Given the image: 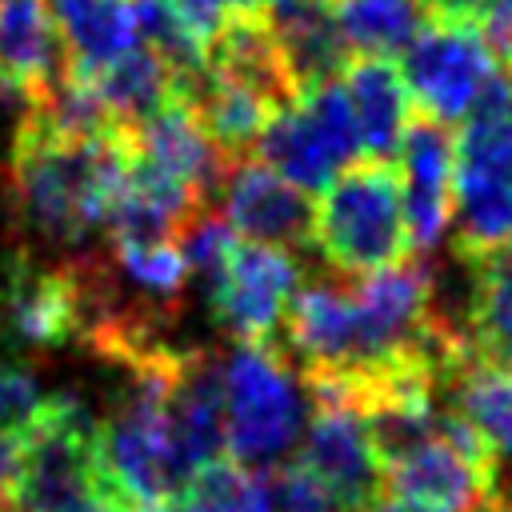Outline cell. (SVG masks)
I'll use <instances>...</instances> for the list:
<instances>
[{
	"label": "cell",
	"mask_w": 512,
	"mask_h": 512,
	"mask_svg": "<svg viewBox=\"0 0 512 512\" xmlns=\"http://www.w3.org/2000/svg\"><path fill=\"white\" fill-rule=\"evenodd\" d=\"M120 176L124 132L112 140H68L48 132L28 108L16 120L4 168L8 220L48 248H80L104 228Z\"/></svg>",
	"instance_id": "obj_1"
},
{
	"label": "cell",
	"mask_w": 512,
	"mask_h": 512,
	"mask_svg": "<svg viewBox=\"0 0 512 512\" xmlns=\"http://www.w3.org/2000/svg\"><path fill=\"white\" fill-rule=\"evenodd\" d=\"M220 444L256 472L284 464L308 420V384L272 340H236L216 356Z\"/></svg>",
	"instance_id": "obj_2"
},
{
	"label": "cell",
	"mask_w": 512,
	"mask_h": 512,
	"mask_svg": "<svg viewBox=\"0 0 512 512\" xmlns=\"http://www.w3.org/2000/svg\"><path fill=\"white\" fill-rule=\"evenodd\" d=\"M452 228L460 256L512 240V84L504 72L464 116L452 144Z\"/></svg>",
	"instance_id": "obj_3"
},
{
	"label": "cell",
	"mask_w": 512,
	"mask_h": 512,
	"mask_svg": "<svg viewBox=\"0 0 512 512\" xmlns=\"http://www.w3.org/2000/svg\"><path fill=\"white\" fill-rule=\"evenodd\" d=\"M312 244L340 276H364L404 260V204L388 160L348 164L312 208Z\"/></svg>",
	"instance_id": "obj_4"
},
{
	"label": "cell",
	"mask_w": 512,
	"mask_h": 512,
	"mask_svg": "<svg viewBox=\"0 0 512 512\" xmlns=\"http://www.w3.org/2000/svg\"><path fill=\"white\" fill-rule=\"evenodd\" d=\"M380 488L436 512H476L492 500V456L452 408H440L428 428L380 456Z\"/></svg>",
	"instance_id": "obj_5"
},
{
	"label": "cell",
	"mask_w": 512,
	"mask_h": 512,
	"mask_svg": "<svg viewBox=\"0 0 512 512\" xmlns=\"http://www.w3.org/2000/svg\"><path fill=\"white\" fill-rule=\"evenodd\" d=\"M500 76L496 48L476 16L432 12L404 44V92L420 116L452 124L464 120Z\"/></svg>",
	"instance_id": "obj_6"
},
{
	"label": "cell",
	"mask_w": 512,
	"mask_h": 512,
	"mask_svg": "<svg viewBox=\"0 0 512 512\" xmlns=\"http://www.w3.org/2000/svg\"><path fill=\"white\" fill-rule=\"evenodd\" d=\"M256 148L260 160L300 192L328 188L352 160H360V140L340 76L316 80L300 88L284 108H276Z\"/></svg>",
	"instance_id": "obj_7"
},
{
	"label": "cell",
	"mask_w": 512,
	"mask_h": 512,
	"mask_svg": "<svg viewBox=\"0 0 512 512\" xmlns=\"http://www.w3.org/2000/svg\"><path fill=\"white\" fill-rule=\"evenodd\" d=\"M344 512H364L380 496V452L360 400L328 380H308V420L292 452Z\"/></svg>",
	"instance_id": "obj_8"
},
{
	"label": "cell",
	"mask_w": 512,
	"mask_h": 512,
	"mask_svg": "<svg viewBox=\"0 0 512 512\" xmlns=\"http://www.w3.org/2000/svg\"><path fill=\"white\" fill-rule=\"evenodd\" d=\"M300 288V264L288 248L236 240L224 268L204 284L216 324L236 340H272L288 300Z\"/></svg>",
	"instance_id": "obj_9"
},
{
	"label": "cell",
	"mask_w": 512,
	"mask_h": 512,
	"mask_svg": "<svg viewBox=\"0 0 512 512\" xmlns=\"http://www.w3.org/2000/svg\"><path fill=\"white\" fill-rule=\"evenodd\" d=\"M220 216L240 240L304 248L312 244V204L308 192L288 184L276 168L252 156H236L224 164L216 180Z\"/></svg>",
	"instance_id": "obj_10"
},
{
	"label": "cell",
	"mask_w": 512,
	"mask_h": 512,
	"mask_svg": "<svg viewBox=\"0 0 512 512\" xmlns=\"http://www.w3.org/2000/svg\"><path fill=\"white\" fill-rule=\"evenodd\" d=\"M404 232L412 252H436L452 228V140L448 124L416 116L396 144Z\"/></svg>",
	"instance_id": "obj_11"
},
{
	"label": "cell",
	"mask_w": 512,
	"mask_h": 512,
	"mask_svg": "<svg viewBox=\"0 0 512 512\" xmlns=\"http://www.w3.org/2000/svg\"><path fill=\"white\" fill-rule=\"evenodd\" d=\"M76 332L64 268H40L24 248L0 256V340L12 348H56Z\"/></svg>",
	"instance_id": "obj_12"
},
{
	"label": "cell",
	"mask_w": 512,
	"mask_h": 512,
	"mask_svg": "<svg viewBox=\"0 0 512 512\" xmlns=\"http://www.w3.org/2000/svg\"><path fill=\"white\" fill-rule=\"evenodd\" d=\"M124 144L132 156H140L152 168L168 172L172 180L188 184L204 204L216 192V180L228 164L220 156V148L212 144V136L204 132V124L196 120L192 104L180 96H168L160 108H152L132 128H124Z\"/></svg>",
	"instance_id": "obj_13"
},
{
	"label": "cell",
	"mask_w": 512,
	"mask_h": 512,
	"mask_svg": "<svg viewBox=\"0 0 512 512\" xmlns=\"http://www.w3.org/2000/svg\"><path fill=\"white\" fill-rule=\"evenodd\" d=\"M72 76L92 80L120 52L140 44L128 0H40Z\"/></svg>",
	"instance_id": "obj_14"
},
{
	"label": "cell",
	"mask_w": 512,
	"mask_h": 512,
	"mask_svg": "<svg viewBox=\"0 0 512 512\" xmlns=\"http://www.w3.org/2000/svg\"><path fill=\"white\" fill-rule=\"evenodd\" d=\"M336 76L348 96L360 156L364 160L396 156V144L408 128V92H404L400 72L388 64V56H356Z\"/></svg>",
	"instance_id": "obj_15"
},
{
	"label": "cell",
	"mask_w": 512,
	"mask_h": 512,
	"mask_svg": "<svg viewBox=\"0 0 512 512\" xmlns=\"http://www.w3.org/2000/svg\"><path fill=\"white\" fill-rule=\"evenodd\" d=\"M468 264V312L464 336L472 356L512 368V240L488 248L480 256H464Z\"/></svg>",
	"instance_id": "obj_16"
},
{
	"label": "cell",
	"mask_w": 512,
	"mask_h": 512,
	"mask_svg": "<svg viewBox=\"0 0 512 512\" xmlns=\"http://www.w3.org/2000/svg\"><path fill=\"white\" fill-rule=\"evenodd\" d=\"M64 52L40 0H0V76L28 88H44L64 72Z\"/></svg>",
	"instance_id": "obj_17"
},
{
	"label": "cell",
	"mask_w": 512,
	"mask_h": 512,
	"mask_svg": "<svg viewBox=\"0 0 512 512\" xmlns=\"http://www.w3.org/2000/svg\"><path fill=\"white\" fill-rule=\"evenodd\" d=\"M432 16L428 0H336L332 24L356 56H396Z\"/></svg>",
	"instance_id": "obj_18"
},
{
	"label": "cell",
	"mask_w": 512,
	"mask_h": 512,
	"mask_svg": "<svg viewBox=\"0 0 512 512\" xmlns=\"http://www.w3.org/2000/svg\"><path fill=\"white\" fill-rule=\"evenodd\" d=\"M92 88L100 92V100L108 104V112L120 128H132L140 116H148L168 96H176L172 68L148 44H132L112 64H104L92 76Z\"/></svg>",
	"instance_id": "obj_19"
},
{
	"label": "cell",
	"mask_w": 512,
	"mask_h": 512,
	"mask_svg": "<svg viewBox=\"0 0 512 512\" xmlns=\"http://www.w3.org/2000/svg\"><path fill=\"white\" fill-rule=\"evenodd\" d=\"M136 512H272L268 472L244 468L236 460H212L180 492Z\"/></svg>",
	"instance_id": "obj_20"
},
{
	"label": "cell",
	"mask_w": 512,
	"mask_h": 512,
	"mask_svg": "<svg viewBox=\"0 0 512 512\" xmlns=\"http://www.w3.org/2000/svg\"><path fill=\"white\" fill-rule=\"evenodd\" d=\"M108 264L144 304L172 312L188 288V268L176 240H112Z\"/></svg>",
	"instance_id": "obj_21"
},
{
	"label": "cell",
	"mask_w": 512,
	"mask_h": 512,
	"mask_svg": "<svg viewBox=\"0 0 512 512\" xmlns=\"http://www.w3.org/2000/svg\"><path fill=\"white\" fill-rule=\"evenodd\" d=\"M280 472L268 476V496H272V512H344L340 500L324 488L320 476H312L300 460H284L276 464Z\"/></svg>",
	"instance_id": "obj_22"
},
{
	"label": "cell",
	"mask_w": 512,
	"mask_h": 512,
	"mask_svg": "<svg viewBox=\"0 0 512 512\" xmlns=\"http://www.w3.org/2000/svg\"><path fill=\"white\" fill-rule=\"evenodd\" d=\"M44 404L40 380L28 364H0V432H24Z\"/></svg>",
	"instance_id": "obj_23"
},
{
	"label": "cell",
	"mask_w": 512,
	"mask_h": 512,
	"mask_svg": "<svg viewBox=\"0 0 512 512\" xmlns=\"http://www.w3.org/2000/svg\"><path fill=\"white\" fill-rule=\"evenodd\" d=\"M20 468H24V432H0V508L16 504Z\"/></svg>",
	"instance_id": "obj_24"
},
{
	"label": "cell",
	"mask_w": 512,
	"mask_h": 512,
	"mask_svg": "<svg viewBox=\"0 0 512 512\" xmlns=\"http://www.w3.org/2000/svg\"><path fill=\"white\" fill-rule=\"evenodd\" d=\"M484 20V32L496 48V60H500V72L504 80L512 84V20H492V16H480Z\"/></svg>",
	"instance_id": "obj_25"
},
{
	"label": "cell",
	"mask_w": 512,
	"mask_h": 512,
	"mask_svg": "<svg viewBox=\"0 0 512 512\" xmlns=\"http://www.w3.org/2000/svg\"><path fill=\"white\" fill-rule=\"evenodd\" d=\"M432 12H452V16H484L492 8V0H428Z\"/></svg>",
	"instance_id": "obj_26"
},
{
	"label": "cell",
	"mask_w": 512,
	"mask_h": 512,
	"mask_svg": "<svg viewBox=\"0 0 512 512\" xmlns=\"http://www.w3.org/2000/svg\"><path fill=\"white\" fill-rule=\"evenodd\" d=\"M220 16H264L272 0H212Z\"/></svg>",
	"instance_id": "obj_27"
},
{
	"label": "cell",
	"mask_w": 512,
	"mask_h": 512,
	"mask_svg": "<svg viewBox=\"0 0 512 512\" xmlns=\"http://www.w3.org/2000/svg\"><path fill=\"white\" fill-rule=\"evenodd\" d=\"M364 512H436V508H424V504H412V500H400V496H376Z\"/></svg>",
	"instance_id": "obj_28"
},
{
	"label": "cell",
	"mask_w": 512,
	"mask_h": 512,
	"mask_svg": "<svg viewBox=\"0 0 512 512\" xmlns=\"http://www.w3.org/2000/svg\"><path fill=\"white\" fill-rule=\"evenodd\" d=\"M484 16H492V20H512V0H492V8H488Z\"/></svg>",
	"instance_id": "obj_29"
},
{
	"label": "cell",
	"mask_w": 512,
	"mask_h": 512,
	"mask_svg": "<svg viewBox=\"0 0 512 512\" xmlns=\"http://www.w3.org/2000/svg\"><path fill=\"white\" fill-rule=\"evenodd\" d=\"M284 4H300V0H272V4H268V12H272V8H284ZM308 4H320V8H332L336 0H308Z\"/></svg>",
	"instance_id": "obj_30"
},
{
	"label": "cell",
	"mask_w": 512,
	"mask_h": 512,
	"mask_svg": "<svg viewBox=\"0 0 512 512\" xmlns=\"http://www.w3.org/2000/svg\"><path fill=\"white\" fill-rule=\"evenodd\" d=\"M476 512H512V504H504V500H488V504H480Z\"/></svg>",
	"instance_id": "obj_31"
}]
</instances>
